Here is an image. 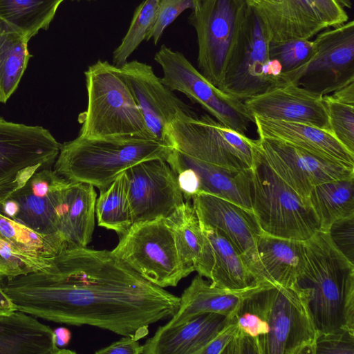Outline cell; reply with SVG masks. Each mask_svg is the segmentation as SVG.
Here are the masks:
<instances>
[{"mask_svg": "<svg viewBox=\"0 0 354 354\" xmlns=\"http://www.w3.org/2000/svg\"><path fill=\"white\" fill-rule=\"evenodd\" d=\"M17 310L69 325H88L141 339L171 317L180 297L143 278L111 251L66 248L36 272L7 279Z\"/></svg>", "mask_w": 354, "mask_h": 354, "instance_id": "cell-1", "label": "cell"}, {"mask_svg": "<svg viewBox=\"0 0 354 354\" xmlns=\"http://www.w3.org/2000/svg\"><path fill=\"white\" fill-rule=\"evenodd\" d=\"M304 258L297 286L306 295L318 335L354 330V264L320 230L304 241Z\"/></svg>", "mask_w": 354, "mask_h": 354, "instance_id": "cell-2", "label": "cell"}, {"mask_svg": "<svg viewBox=\"0 0 354 354\" xmlns=\"http://www.w3.org/2000/svg\"><path fill=\"white\" fill-rule=\"evenodd\" d=\"M84 74L88 104L79 117V136L95 140H155L119 67L98 60Z\"/></svg>", "mask_w": 354, "mask_h": 354, "instance_id": "cell-3", "label": "cell"}, {"mask_svg": "<svg viewBox=\"0 0 354 354\" xmlns=\"http://www.w3.org/2000/svg\"><path fill=\"white\" fill-rule=\"evenodd\" d=\"M173 147L156 140L88 139L79 136L61 145L54 171L69 182L106 189L129 167L147 160H167Z\"/></svg>", "mask_w": 354, "mask_h": 354, "instance_id": "cell-4", "label": "cell"}, {"mask_svg": "<svg viewBox=\"0 0 354 354\" xmlns=\"http://www.w3.org/2000/svg\"><path fill=\"white\" fill-rule=\"evenodd\" d=\"M167 135L174 149L231 171L252 170L260 156L257 140L229 129L208 115H179L167 127Z\"/></svg>", "mask_w": 354, "mask_h": 354, "instance_id": "cell-5", "label": "cell"}, {"mask_svg": "<svg viewBox=\"0 0 354 354\" xmlns=\"http://www.w3.org/2000/svg\"><path fill=\"white\" fill-rule=\"evenodd\" d=\"M252 210L263 232L306 241L320 230L309 200L283 182L261 159L252 170Z\"/></svg>", "mask_w": 354, "mask_h": 354, "instance_id": "cell-6", "label": "cell"}, {"mask_svg": "<svg viewBox=\"0 0 354 354\" xmlns=\"http://www.w3.org/2000/svg\"><path fill=\"white\" fill-rule=\"evenodd\" d=\"M248 6L244 0H200L189 17L198 43L201 73L218 88L239 40Z\"/></svg>", "mask_w": 354, "mask_h": 354, "instance_id": "cell-7", "label": "cell"}, {"mask_svg": "<svg viewBox=\"0 0 354 354\" xmlns=\"http://www.w3.org/2000/svg\"><path fill=\"white\" fill-rule=\"evenodd\" d=\"M111 252L160 288L176 286L193 271L182 261L165 217L133 223Z\"/></svg>", "mask_w": 354, "mask_h": 354, "instance_id": "cell-8", "label": "cell"}, {"mask_svg": "<svg viewBox=\"0 0 354 354\" xmlns=\"http://www.w3.org/2000/svg\"><path fill=\"white\" fill-rule=\"evenodd\" d=\"M269 44L259 15L248 7L239 40L218 88L244 101L288 84L280 63L270 58Z\"/></svg>", "mask_w": 354, "mask_h": 354, "instance_id": "cell-9", "label": "cell"}, {"mask_svg": "<svg viewBox=\"0 0 354 354\" xmlns=\"http://www.w3.org/2000/svg\"><path fill=\"white\" fill-rule=\"evenodd\" d=\"M61 145L40 126L0 118V204L37 171L50 169Z\"/></svg>", "mask_w": 354, "mask_h": 354, "instance_id": "cell-10", "label": "cell"}, {"mask_svg": "<svg viewBox=\"0 0 354 354\" xmlns=\"http://www.w3.org/2000/svg\"><path fill=\"white\" fill-rule=\"evenodd\" d=\"M308 62L284 73L288 83L322 96L354 82V21L319 32Z\"/></svg>", "mask_w": 354, "mask_h": 354, "instance_id": "cell-11", "label": "cell"}, {"mask_svg": "<svg viewBox=\"0 0 354 354\" xmlns=\"http://www.w3.org/2000/svg\"><path fill=\"white\" fill-rule=\"evenodd\" d=\"M154 59L162 70L161 81L169 90L183 93L222 124L245 135L254 117L243 101L214 86L183 53L165 45L156 52Z\"/></svg>", "mask_w": 354, "mask_h": 354, "instance_id": "cell-12", "label": "cell"}, {"mask_svg": "<svg viewBox=\"0 0 354 354\" xmlns=\"http://www.w3.org/2000/svg\"><path fill=\"white\" fill-rule=\"evenodd\" d=\"M267 322L268 333L258 339L261 354H315L318 333L297 286H270Z\"/></svg>", "mask_w": 354, "mask_h": 354, "instance_id": "cell-13", "label": "cell"}, {"mask_svg": "<svg viewBox=\"0 0 354 354\" xmlns=\"http://www.w3.org/2000/svg\"><path fill=\"white\" fill-rule=\"evenodd\" d=\"M125 173L133 223L166 217L185 202L177 176L164 159L142 161Z\"/></svg>", "mask_w": 354, "mask_h": 354, "instance_id": "cell-14", "label": "cell"}, {"mask_svg": "<svg viewBox=\"0 0 354 354\" xmlns=\"http://www.w3.org/2000/svg\"><path fill=\"white\" fill-rule=\"evenodd\" d=\"M257 142L263 161L306 199L317 185L354 177V168L323 159L283 141L259 138Z\"/></svg>", "mask_w": 354, "mask_h": 354, "instance_id": "cell-15", "label": "cell"}, {"mask_svg": "<svg viewBox=\"0 0 354 354\" xmlns=\"http://www.w3.org/2000/svg\"><path fill=\"white\" fill-rule=\"evenodd\" d=\"M199 223L223 232L239 250L258 284L265 283L257 243L262 232L252 211L206 192L192 197Z\"/></svg>", "mask_w": 354, "mask_h": 354, "instance_id": "cell-16", "label": "cell"}, {"mask_svg": "<svg viewBox=\"0 0 354 354\" xmlns=\"http://www.w3.org/2000/svg\"><path fill=\"white\" fill-rule=\"evenodd\" d=\"M119 69L148 130L155 140L169 145V125L179 115L194 113L162 82L151 66L133 60Z\"/></svg>", "mask_w": 354, "mask_h": 354, "instance_id": "cell-17", "label": "cell"}, {"mask_svg": "<svg viewBox=\"0 0 354 354\" xmlns=\"http://www.w3.org/2000/svg\"><path fill=\"white\" fill-rule=\"evenodd\" d=\"M243 102L253 117L302 123L330 131L323 96L295 84L274 88Z\"/></svg>", "mask_w": 354, "mask_h": 354, "instance_id": "cell-18", "label": "cell"}, {"mask_svg": "<svg viewBox=\"0 0 354 354\" xmlns=\"http://www.w3.org/2000/svg\"><path fill=\"white\" fill-rule=\"evenodd\" d=\"M68 183L50 169L35 173L24 186L8 196L18 205L14 219L39 233L59 232L56 208L62 190Z\"/></svg>", "mask_w": 354, "mask_h": 354, "instance_id": "cell-19", "label": "cell"}, {"mask_svg": "<svg viewBox=\"0 0 354 354\" xmlns=\"http://www.w3.org/2000/svg\"><path fill=\"white\" fill-rule=\"evenodd\" d=\"M259 138L277 139L323 159L354 168V153L327 130L302 123L254 116Z\"/></svg>", "mask_w": 354, "mask_h": 354, "instance_id": "cell-20", "label": "cell"}, {"mask_svg": "<svg viewBox=\"0 0 354 354\" xmlns=\"http://www.w3.org/2000/svg\"><path fill=\"white\" fill-rule=\"evenodd\" d=\"M214 313L197 315L174 326H160L142 345V354H198L227 323Z\"/></svg>", "mask_w": 354, "mask_h": 354, "instance_id": "cell-21", "label": "cell"}, {"mask_svg": "<svg viewBox=\"0 0 354 354\" xmlns=\"http://www.w3.org/2000/svg\"><path fill=\"white\" fill-rule=\"evenodd\" d=\"M97 194L94 187L69 182L62 190L56 208V225L68 248L86 247L95 228Z\"/></svg>", "mask_w": 354, "mask_h": 354, "instance_id": "cell-22", "label": "cell"}, {"mask_svg": "<svg viewBox=\"0 0 354 354\" xmlns=\"http://www.w3.org/2000/svg\"><path fill=\"white\" fill-rule=\"evenodd\" d=\"M254 10L265 26L270 42L310 39L328 28L309 0H281Z\"/></svg>", "mask_w": 354, "mask_h": 354, "instance_id": "cell-23", "label": "cell"}, {"mask_svg": "<svg viewBox=\"0 0 354 354\" xmlns=\"http://www.w3.org/2000/svg\"><path fill=\"white\" fill-rule=\"evenodd\" d=\"M171 169H193L200 179V192L221 197L252 210V170L231 171L188 156L173 148L167 160Z\"/></svg>", "mask_w": 354, "mask_h": 354, "instance_id": "cell-24", "label": "cell"}, {"mask_svg": "<svg viewBox=\"0 0 354 354\" xmlns=\"http://www.w3.org/2000/svg\"><path fill=\"white\" fill-rule=\"evenodd\" d=\"M257 252L266 283L295 288L305 264L304 241L259 235Z\"/></svg>", "mask_w": 354, "mask_h": 354, "instance_id": "cell-25", "label": "cell"}, {"mask_svg": "<svg viewBox=\"0 0 354 354\" xmlns=\"http://www.w3.org/2000/svg\"><path fill=\"white\" fill-rule=\"evenodd\" d=\"M165 220L174 234L182 261L193 272L209 279L213 265L212 249L192 204L185 201Z\"/></svg>", "mask_w": 354, "mask_h": 354, "instance_id": "cell-26", "label": "cell"}, {"mask_svg": "<svg viewBox=\"0 0 354 354\" xmlns=\"http://www.w3.org/2000/svg\"><path fill=\"white\" fill-rule=\"evenodd\" d=\"M259 284L243 290H229L212 286L197 274L180 297L176 313L165 326H174L201 314L214 313L230 316L241 299Z\"/></svg>", "mask_w": 354, "mask_h": 354, "instance_id": "cell-27", "label": "cell"}, {"mask_svg": "<svg viewBox=\"0 0 354 354\" xmlns=\"http://www.w3.org/2000/svg\"><path fill=\"white\" fill-rule=\"evenodd\" d=\"M200 225L212 252L210 284L229 290H243L257 284L243 257L227 236L216 228Z\"/></svg>", "mask_w": 354, "mask_h": 354, "instance_id": "cell-28", "label": "cell"}, {"mask_svg": "<svg viewBox=\"0 0 354 354\" xmlns=\"http://www.w3.org/2000/svg\"><path fill=\"white\" fill-rule=\"evenodd\" d=\"M26 33L0 17V102L6 103L17 88L31 57Z\"/></svg>", "mask_w": 354, "mask_h": 354, "instance_id": "cell-29", "label": "cell"}, {"mask_svg": "<svg viewBox=\"0 0 354 354\" xmlns=\"http://www.w3.org/2000/svg\"><path fill=\"white\" fill-rule=\"evenodd\" d=\"M308 200L320 231L328 232L335 221L354 216V177L317 185L311 189Z\"/></svg>", "mask_w": 354, "mask_h": 354, "instance_id": "cell-30", "label": "cell"}, {"mask_svg": "<svg viewBox=\"0 0 354 354\" xmlns=\"http://www.w3.org/2000/svg\"><path fill=\"white\" fill-rule=\"evenodd\" d=\"M0 239L17 250L39 257L52 258L68 248L61 233H39L1 212Z\"/></svg>", "mask_w": 354, "mask_h": 354, "instance_id": "cell-31", "label": "cell"}, {"mask_svg": "<svg viewBox=\"0 0 354 354\" xmlns=\"http://www.w3.org/2000/svg\"><path fill=\"white\" fill-rule=\"evenodd\" d=\"M95 216L99 226L113 230L119 236L124 234L133 224L125 171L106 189L100 192L96 200Z\"/></svg>", "mask_w": 354, "mask_h": 354, "instance_id": "cell-32", "label": "cell"}, {"mask_svg": "<svg viewBox=\"0 0 354 354\" xmlns=\"http://www.w3.org/2000/svg\"><path fill=\"white\" fill-rule=\"evenodd\" d=\"M64 0H0V17L22 30L29 39L48 28Z\"/></svg>", "mask_w": 354, "mask_h": 354, "instance_id": "cell-33", "label": "cell"}, {"mask_svg": "<svg viewBox=\"0 0 354 354\" xmlns=\"http://www.w3.org/2000/svg\"><path fill=\"white\" fill-rule=\"evenodd\" d=\"M330 131L354 153V82L323 96Z\"/></svg>", "mask_w": 354, "mask_h": 354, "instance_id": "cell-34", "label": "cell"}, {"mask_svg": "<svg viewBox=\"0 0 354 354\" xmlns=\"http://www.w3.org/2000/svg\"><path fill=\"white\" fill-rule=\"evenodd\" d=\"M160 0H144L135 10L128 30L113 53V64L120 67L145 39L151 26Z\"/></svg>", "mask_w": 354, "mask_h": 354, "instance_id": "cell-35", "label": "cell"}, {"mask_svg": "<svg viewBox=\"0 0 354 354\" xmlns=\"http://www.w3.org/2000/svg\"><path fill=\"white\" fill-rule=\"evenodd\" d=\"M313 46V40L305 39L270 42L269 55L280 63L284 74L306 64L311 56Z\"/></svg>", "mask_w": 354, "mask_h": 354, "instance_id": "cell-36", "label": "cell"}, {"mask_svg": "<svg viewBox=\"0 0 354 354\" xmlns=\"http://www.w3.org/2000/svg\"><path fill=\"white\" fill-rule=\"evenodd\" d=\"M53 257L28 255L14 249L8 243L0 239V259L6 271V279L39 270L48 266Z\"/></svg>", "mask_w": 354, "mask_h": 354, "instance_id": "cell-37", "label": "cell"}, {"mask_svg": "<svg viewBox=\"0 0 354 354\" xmlns=\"http://www.w3.org/2000/svg\"><path fill=\"white\" fill-rule=\"evenodd\" d=\"M200 0H160L153 22L147 32L145 40L156 45L165 30L185 10L194 9Z\"/></svg>", "mask_w": 354, "mask_h": 354, "instance_id": "cell-38", "label": "cell"}, {"mask_svg": "<svg viewBox=\"0 0 354 354\" xmlns=\"http://www.w3.org/2000/svg\"><path fill=\"white\" fill-rule=\"evenodd\" d=\"M354 354V330H339L317 336L315 354Z\"/></svg>", "mask_w": 354, "mask_h": 354, "instance_id": "cell-39", "label": "cell"}, {"mask_svg": "<svg viewBox=\"0 0 354 354\" xmlns=\"http://www.w3.org/2000/svg\"><path fill=\"white\" fill-rule=\"evenodd\" d=\"M328 232L337 249L354 264V216L335 221Z\"/></svg>", "mask_w": 354, "mask_h": 354, "instance_id": "cell-40", "label": "cell"}, {"mask_svg": "<svg viewBox=\"0 0 354 354\" xmlns=\"http://www.w3.org/2000/svg\"><path fill=\"white\" fill-rule=\"evenodd\" d=\"M328 27L335 28L348 21L344 8L335 0H309Z\"/></svg>", "mask_w": 354, "mask_h": 354, "instance_id": "cell-41", "label": "cell"}, {"mask_svg": "<svg viewBox=\"0 0 354 354\" xmlns=\"http://www.w3.org/2000/svg\"><path fill=\"white\" fill-rule=\"evenodd\" d=\"M227 321L223 328L203 348L198 354H223V351L234 336L237 326L234 321L227 317Z\"/></svg>", "mask_w": 354, "mask_h": 354, "instance_id": "cell-42", "label": "cell"}, {"mask_svg": "<svg viewBox=\"0 0 354 354\" xmlns=\"http://www.w3.org/2000/svg\"><path fill=\"white\" fill-rule=\"evenodd\" d=\"M223 354H261L258 339L237 330Z\"/></svg>", "mask_w": 354, "mask_h": 354, "instance_id": "cell-43", "label": "cell"}, {"mask_svg": "<svg viewBox=\"0 0 354 354\" xmlns=\"http://www.w3.org/2000/svg\"><path fill=\"white\" fill-rule=\"evenodd\" d=\"M176 173L178 184L185 201H190L192 197L200 192V179L192 169L180 167L172 169Z\"/></svg>", "mask_w": 354, "mask_h": 354, "instance_id": "cell-44", "label": "cell"}, {"mask_svg": "<svg viewBox=\"0 0 354 354\" xmlns=\"http://www.w3.org/2000/svg\"><path fill=\"white\" fill-rule=\"evenodd\" d=\"M135 335H126L108 346L95 351L96 354H142V345Z\"/></svg>", "mask_w": 354, "mask_h": 354, "instance_id": "cell-45", "label": "cell"}, {"mask_svg": "<svg viewBox=\"0 0 354 354\" xmlns=\"http://www.w3.org/2000/svg\"><path fill=\"white\" fill-rule=\"evenodd\" d=\"M3 279L0 278V315H8L17 310V307L10 297L5 292Z\"/></svg>", "mask_w": 354, "mask_h": 354, "instance_id": "cell-46", "label": "cell"}, {"mask_svg": "<svg viewBox=\"0 0 354 354\" xmlns=\"http://www.w3.org/2000/svg\"><path fill=\"white\" fill-rule=\"evenodd\" d=\"M55 338V343L58 347H63L66 346L71 338V331L65 327H59L54 330Z\"/></svg>", "mask_w": 354, "mask_h": 354, "instance_id": "cell-47", "label": "cell"}, {"mask_svg": "<svg viewBox=\"0 0 354 354\" xmlns=\"http://www.w3.org/2000/svg\"><path fill=\"white\" fill-rule=\"evenodd\" d=\"M247 6L254 9L261 8L264 6L280 3L281 0H244Z\"/></svg>", "mask_w": 354, "mask_h": 354, "instance_id": "cell-48", "label": "cell"}, {"mask_svg": "<svg viewBox=\"0 0 354 354\" xmlns=\"http://www.w3.org/2000/svg\"><path fill=\"white\" fill-rule=\"evenodd\" d=\"M343 8H351L352 0H335Z\"/></svg>", "mask_w": 354, "mask_h": 354, "instance_id": "cell-49", "label": "cell"}, {"mask_svg": "<svg viewBox=\"0 0 354 354\" xmlns=\"http://www.w3.org/2000/svg\"><path fill=\"white\" fill-rule=\"evenodd\" d=\"M0 278H1V279L6 278V272L5 268L3 266V264L1 259H0Z\"/></svg>", "mask_w": 354, "mask_h": 354, "instance_id": "cell-50", "label": "cell"}, {"mask_svg": "<svg viewBox=\"0 0 354 354\" xmlns=\"http://www.w3.org/2000/svg\"><path fill=\"white\" fill-rule=\"evenodd\" d=\"M76 1H81V0H76ZM86 1H93V0H86Z\"/></svg>", "mask_w": 354, "mask_h": 354, "instance_id": "cell-51", "label": "cell"}]
</instances>
